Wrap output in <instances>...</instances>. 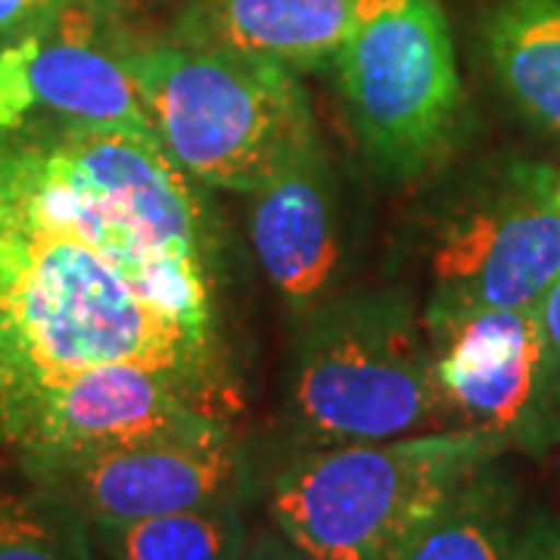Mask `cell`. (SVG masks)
I'll list each match as a JSON object with an SVG mask.
<instances>
[{
	"label": "cell",
	"instance_id": "obj_1",
	"mask_svg": "<svg viewBox=\"0 0 560 560\" xmlns=\"http://www.w3.org/2000/svg\"><path fill=\"white\" fill-rule=\"evenodd\" d=\"M156 131L0 135V448L50 389L140 364L237 420L219 231Z\"/></svg>",
	"mask_w": 560,
	"mask_h": 560
},
{
	"label": "cell",
	"instance_id": "obj_2",
	"mask_svg": "<svg viewBox=\"0 0 560 560\" xmlns=\"http://www.w3.org/2000/svg\"><path fill=\"white\" fill-rule=\"evenodd\" d=\"M131 75L168 156L202 187L256 194L318 140L300 72L184 38L131 44Z\"/></svg>",
	"mask_w": 560,
	"mask_h": 560
},
{
	"label": "cell",
	"instance_id": "obj_3",
	"mask_svg": "<svg viewBox=\"0 0 560 560\" xmlns=\"http://www.w3.org/2000/svg\"><path fill=\"white\" fill-rule=\"evenodd\" d=\"M287 420L308 448L442 430L423 315L399 290L337 293L300 318Z\"/></svg>",
	"mask_w": 560,
	"mask_h": 560
},
{
	"label": "cell",
	"instance_id": "obj_4",
	"mask_svg": "<svg viewBox=\"0 0 560 560\" xmlns=\"http://www.w3.org/2000/svg\"><path fill=\"white\" fill-rule=\"evenodd\" d=\"M499 455V442L464 430L308 448L275 477L268 514L305 560H389Z\"/></svg>",
	"mask_w": 560,
	"mask_h": 560
},
{
	"label": "cell",
	"instance_id": "obj_5",
	"mask_svg": "<svg viewBox=\"0 0 560 560\" xmlns=\"http://www.w3.org/2000/svg\"><path fill=\"white\" fill-rule=\"evenodd\" d=\"M330 69L355 140L386 178H420L455 150L464 88L440 0H355Z\"/></svg>",
	"mask_w": 560,
	"mask_h": 560
},
{
	"label": "cell",
	"instance_id": "obj_6",
	"mask_svg": "<svg viewBox=\"0 0 560 560\" xmlns=\"http://www.w3.org/2000/svg\"><path fill=\"white\" fill-rule=\"evenodd\" d=\"M560 278L558 165H499L442 221L423 318L533 308Z\"/></svg>",
	"mask_w": 560,
	"mask_h": 560
},
{
	"label": "cell",
	"instance_id": "obj_7",
	"mask_svg": "<svg viewBox=\"0 0 560 560\" xmlns=\"http://www.w3.org/2000/svg\"><path fill=\"white\" fill-rule=\"evenodd\" d=\"M131 44L106 0H69L0 44V135L153 131Z\"/></svg>",
	"mask_w": 560,
	"mask_h": 560
},
{
	"label": "cell",
	"instance_id": "obj_8",
	"mask_svg": "<svg viewBox=\"0 0 560 560\" xmlns=\"http://www.w3.org/2000/svg\"><path fill=\"white\" fill-rule=\"evenodd\" d=\"M423 330L442 430L480 433L526 455L560 445L536 305L423 318Z\"/></svg>",
	"mask_w": 560,
	"mask_h": 560
},
{
	"label": "cell",
	"instance_id": "obj_9",
	"mask_svg": "<svg viewBox=\"0 0 560 560\" xmlns=\"http://www.w3.org/2000/svg\"><path fill=\"white\" fill-rule=\"evenodd\" d=\"M16 464L25 480L60 499L84 523L143 521L241 501L249 482V460L237 436L116 445Z\"/></svg>",
	"mask_w": 560,
	"mask_h": 560
},
{
	"label": "cell",
	"instance_id": "obj_10",
	"mask_svg": "<svg viewBox=\"0 0 560 560\" xmlns=\"http://www.w3.org/2000/svg\"><path fill=\"white\" fill-rule=\"evenodd\" d=\"M224 436H237L234 423L172 377L140 364H106L47 393L13 458Z\"/></svg>",
	"mask_w": 560,
	"mask_h": 560
},
{
	"label": "cell",
	"instance_id": "obj_11",
	"mask_svg": "<svg viewBox=\"0 0 560 560\" xmlns=\"http://www.w3.org/2000/svg\"><path fill=\"white\" fill-rule=\"evenodd\" d=\"M249 243L265 280L296 318L340 293L346 215L340 178L320 138L249 194Z\"/></svg>",
	"mask_w": 560,
	"mask_h": 560
},
{
	"label": "cell",
	"instance_id": "obj_12",
	"mask_svg": "<svg viewBox=\"0 0 560 560\" xmlns=\"http://www.w3.org/2000/svg\"><path fill=\"white\" fill-rule=\"evenodd\" d=\"M352 7L355 0H180L172 35L318 72L337 57Z\"/></svg>",
	"mask_w": 560,
	"mask_h": 560
},
{
	"label": "cell",
	"instance_id": "obj_13",
	"mask_svg": "<svg viewBox=\"0 0 560 560\" xmlns=\"http://www.w3.org/2000/svg\"><path fill=\"white\" fill-rule=\"evenodd\" d=\"M480 35L501 94L560 140V0H495Z\"/></svg>",
	"mask_w": 560,
	"mask_h": 560
},
{
	"label": "cell",
	"instance_id": "obj_14",
	"mask_svg": "<svg viewBox=\"0 0 560 560\" xmlns=\"http://www.w3.org/2000/svg\"><path fill=\"white\" fill-rule=\"evenodd\" d=\"M517 529V489L492 460L420 523L389 560H511Z\"/></svg>",
	"mask_w": 560,
	"mask_h": 560
},
{
	"label": "cell",
	"instance_id": "obj_15",
	"mask_svg": "<svg viewBox=\"0 0 560 560\" xmlns=\"http://www.w3.org/2000/svg\"><path fill=\"white\" fill-rule=\"evenodd\" d=\"M101 560H237L249 545L241 501L143 521L88 523Z\"/></svg>",
	"mask_w": 560,
	"mask_h": 560
},
{
	"label": "cell",
	"instance_id": "obj_16",
	"mask_svg": "<svg viewBox=\"0 0 560 560\" xmlns=\"http://www.w3.org/2000/svg\"><path fill=\"white\" fill-rule=\"evenodd\" d=\"M0 560H101L88 523L25 480L0 482Z\"/></svg>",
	"mask_w": 560,
	"mask_h": 560
},
{
	"label": "cell",
	"instance_id": "obj_17",
	"mask_svg": "<svg viewBox=\"0 0 560 560\" xmlns=\"http://www.w3.org/2000/svg\"><path fill=\"white\" fill-rule=\"evenodd\" d=\"M536 318H539L541 346H545V377H548V399L551 415L560 433V278L555 287L536 302Z\"/></svg>",
	"mask_w": 560,
	"mask_h": 560
},
{
	"label": "cell",
	"instance_id": "obj_18",
	"mask_svg": "<svg viewBox=\"0 0 560 560\" xmlns=\"http://www.w3.org/2000/svg\"><path fill=\"white\" fill-rule=\"evenodd\" d=\"M511 560H560V517L521 523Z\"/></svg>",
	"mask_w": 560,
	"mask_h": 560
},
{
	"label": "cell",
	"instance_id": "obj_19",
	"mask_svg": "<svg viewBox=\"0 0 560 560\" xmlns=\"http://www.w3.org/2000/svg\"><path fill=\"white\" fill-rule=\"evenodd\" d=\"M69 0H0V38L20 35L25 28L54 16Z\"/></svg>",
	"mask_w": 560,
	"mask_h": 560
},
{
	"label": "cell",
	"instance_id": "obj_20",
	"mask_svg": "<svg viewBox=\"0 0 560 560\" xmlns=\"http://www.w3.org/2000/svg\"><path fill=\"white\" fill-rule=\"evenodd\" d=\"M237 560H305L302 555H296L278 529L275 533H261V536H253L249 545L243 548V555Z\"/></svg>",
	"mask_w": 560,
	"mask_h": 560
},
{
	"label": "cell",
	"instance_id": "obj_21",
	"mask_svg": "<svg viewBox=\"0 0 560 560\" xmlns=\"http://www.w3.org/2000/svg\"><path fill=\"white\" fill-rule=\"evenodd\" d=\"M558 200H560V165H558Z\"/></svg>",
	"mask_w": 560,
	"mask_h": 560
}]
</instances>
